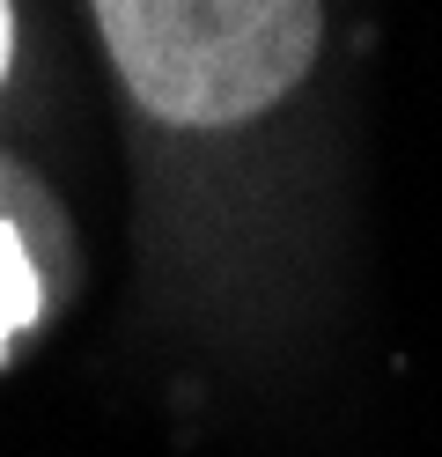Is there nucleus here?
<instances>
[{
  "label": "nucleus",
  "mask_w": 442,
  "mask_h": 457,
  "mask_svg": "<svg viewBox=\"0 0 442 457\" xmlns=\"http://www.w3.org/2000/svg\"><path fill=\"white\" fill-rule=\"evenodd\" d=\"M133 96L170 126H236L280 104L317 52V0H96Z\"/></svg>",
  "instance_id": "obj_1"
},
{
  "label": "nucleus",
  "mask_w": 442,
  "mask_h": 457,
  "mask_svg": "<svg viewBox=\"0 0 442 457\" xmlns=\"http://www.w3.org/2000/svg\"><path fill=\"white\" fill-rule=\"evenodd\" d=\"M38 318V266H29V251L15 228H0V347Z\"/></svg>",
  "instance_id": "obj_2"
},
{
  "label": "nucleus",
  "mask_w": 442,
  "mask_h": 457,
  "mask_svg": "<svg viewBox=\"0 0 442 457\" xmlns=\"http://www.w3.org/2000/svg\"><path fill=\"white\" fill-rule=\"evenodd\" d=\"M0 67H8V0H0Z\"/></svg>",
  "instance_id": "obj_3"
}]
</instances>
